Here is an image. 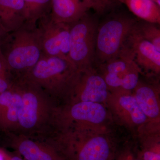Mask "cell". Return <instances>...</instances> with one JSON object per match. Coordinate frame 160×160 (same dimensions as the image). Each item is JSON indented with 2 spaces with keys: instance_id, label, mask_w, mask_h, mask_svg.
I'll return each mask as SVG.
<instances>
[{
  "instance_id": "1",
  "label": "cell",
  "mask_w": 160,
  "mask_h": 160,
  "mask_svg": "<svg viewBox=\"0 0 160 160\" xmlns=\"http://www.w3.org/2000/svg\"><path fill=\"white\" fill-rule=\"evenodd\" d=\"M0 51L11 72L26 74L42 54L37 24L25 22L18 29L9 32Z\"/></svg>"
},
{
  "instance_id": "2",
  "label": "cell",
  "mask_w": 160,
  "mask_h": 160,
  "mask_svg": "<svg viewBox=\"0 0 160 160\" xmlns=\"http://www.w3.org/2000/svg\"><path fill=\"white\" fill-rule=\"evenodd\" d=\"M112 14L99 23L94 66L117 57L138 21L129 14Z\"/></svg>"
},
{
  "instance_id": "3",
  "label": "cell",
  "mask_w": 160,
  "mask_h": 160,
  "mask_svg": "<svg viewBox=\"0 0 160 160\" xmlns=\"http://www.w3.org/2000/svg\"><path fill=\"white\" fill-rule=\"evenodd\" d=\"M97 18L88 12L69 25V59L80 71L94 67Z\"/></svg>"
},
{
  "instance_id": "4",
  "label": "cell",
  "mask_w": 160,
  "mask_h": 160,
  "mask_svg": "<svg viewBox=\"0 0 160 160\" xmlns=\"http://www.w3.org/2000/svg\"><path fill=\"white\" fill-rule=\"evenodd\" d=\"M79 73L80 71L69 60L42 54L24 76L37 85L71 91Z\"/></svg>"
},
{
  "instance_id": "5",
  "label": "cell",
  "mask_w": 160,
  "mask_h": 160,
  "mask_svg": "<svg viewBox=\"0 0 160 160\" xmlns=\"http://www.w3.org/2000/svg\"><path fill=\"white\" fill-rule=\"evenodd\" d=\"M102 128H89L85 136L64 145L62 151L68 160H114V143Z\"/></svg>"
},
{
  "instance_id": "6",
  "label": "cell",
  "mask_w": 160,
  "mask_h": 160,
  "mask_svg": "<svg viewBox=\"0 0 160 160\" xmlns=\"http://www.w3.org/2000/svg\"><path fill=\"white\" fill-rule=\"evenodd\" d=\"M37 27L42 54L70 61L69 25L55 22L49 14L38 21Z\"/></svg>"
},
{
  "instance_id": "7",
  "label": "cell",
  "mask_w": 160,
  "mask_h": 160,
  "mask_svg": "<svg viewBox=\"0 0 160 160\" xmlns=\"http://www.w3.org/2000/svg\"><path fill=\"white\" fill-rule=\"evenodd\" d=\"M131 91L117 89L110 91L106 103L122 123L130 127L142 126L148 119Z\"/></svg>"
},
{
  "instance_id": "8",
  "label": "cell",
  "mask_w": 160,
  "mask_h": 160,
  "mask_svg": "<svg viewBox=\"0 0 160 160\" xmlns=\"http://www.w3.org/2000/svg\"><path fill=\"white\" fill-rule=\"evenodd\" d=\"M71 91L75 92L79 102H106L110 90L102 76L94 67L80 71Z\"/></svg>"
},
{
  "instance_id": "9",
  "label": "cell",
  "mask_w": 160,
  "mask_h": 160,
  "mask_svg": "<svg viewBox=\"0 0 160 160\" xmlns=\"http://www.w3.org/2000/svg\"><path fill=\"white\" fill-rule=\"evenodd\" d=\"M133 61V52L126 44L117 57L98 66L110 91L121 88Z\"/></svg>"
},
{
  "instance_id": "10",
  "label": "cell",
  "mask_w": 160,
  "mask_h": 160,
  "mask_svg": "<svg viewBox=\"0 0 160 160\" xmlns=\"http://www.w3.org/2000/svg\"><path fill=\"white\" fill-rule=\"evenodd\" d=\"M126 43L131 49L134 62L140 69L154 74H159L160 51L141 37L135 30L134 26Z\"/></svg>"
},
{
  "instance_id": "11",
  "label": "cell",
  "mask_w": 160,
  "mask_h": 160,
  "mask_svg": "<svg viewBox=\"0 0 160 160\" xmlns=\"http://www.w3.org/2000/svg\"><path fill=\"white\" fill-rule=\"evenodd\" d=\"M137 102L148 121L159 122V88L139 81L134 89Z\"/></svg>"
},
{
  "instance_id": "12",
  "label": "cell",
  "mask_w": 160,
  "mask_h": 160,
  "mask_svg": "<svg viewBox=\"0 0 160 160\" xmlns=\"http://www.w3.org/2000/svg\"><path fill=\"white\" fill-rule=\"evenodd\" d=\"M72 118L86 124L89 128H102L108 113L103 104L92 102H78L72 107Z\"/></svg>"
},
{
  "instance_id": "13",
  "label": "cell",
  "mask_w": 160,
  "mask_h": 160,
  "mask_svg": "<svg viewBox=\"0 0 160 160\" xmlns=\"http://www.w3.org/2000/svg\"><path fill=\"white\" fill-rule=\"evenodd\" d=\"M89 10L82 0H52L50 15L55 22L70 25L83 17Z\"/></svg>"
},
{
  "instance_id": "14",
  "label": "cell",
  "mask_w": 160,
  "mask_h": 160,
  "mask_svg": "<svg viewBox=\"0 0 160 160\" xmlns=\"http://www.w3.org/2000/svg\"><path fill=\"white\" fill-rule=\"evenodd\" d=\"M26 22L24 0H0V22L9 32Z\"/></svg>"
},
{
  "instance_id": "15",
  "label": "cell",
  "mask_w": 160,
  "mask_h": 160,
  "mask_svg": "<svg viewBox=\"0 0 160 160\" xmlns=\"http://www.w3.org/2000/svg\"><path fill=\"white\" fill-rule=\"evenodd\" d=\"M137 17L145 22L160 24V7L152 0H119Z\"/></svg>"
},
{
  "instance_id": "16",
  "label": "cell",
  "mask_w": 160,
  "mask_h": 160,
  "mask_svg": "<svg viewBox=\"0 0 160 160\" xmlns=\"http://www.w3.org/2000/svg\"><path fill=\"white\" fill-rule=\"evenodd\" d=\"M22 98L18 120L22 126L29 129L34 126L37 121V98L33 92H27L23 94Z\"/></svg>"
},
{
  "instance_id": "17",
  "label": "cell",
  "mask_w": 160,
  "mask_h": 160,
  "mask_svg": "<svg viewBox=\"0 0 160 160\" xmlns=\"http://www.w3.org/2000/svg\"><path fill=\"white\" fill-rule=\"evenodd\" d=\"M18 149L26 160H66L55 152L41 147L31 140L21 142L18 145Z\"/></svg>"
},
{
  "instance_id": "18",
  "label": "cell",
  "mask_w": 160,
  "mask_h": 160,
  "mask_svg": "<svg viewBox=\"0 0 160 160\" xmlns=\"http://www.w3.org/2000/svg\"><path fill=\"white\" fill-rule=\"evenodd\" d=\"M26 22L37 24L39 20L50 14L52 0H24Z\"/></svg>"
},
{
  "instance_id": "19",
  "label": "cell",
  "mask_w": 160,
  "mask_h": 160,
  "mask_svg": "<svg viewBox=\"0 0 160 160\" xmlns=\"http://www.w3.org/2000/svg\"><path fill=\"white\" fill-rule=\"evenodd\" d=\"M138 154L142 160H160V142L158 136H142L141 149Z\"/></svg>"
},
{
  "instance_id": "20",
  "label": "cell",
  "mask_w": 160,
  "mask_h": 160,
  "mask_svg": "<svg viewBox=\"0 0 160 160\" xmlns=\"http://www.w3.org/2000/svg\"><path fill=\"white\" fill-rule=\"evenodd\" d=\"M158 25H159L138 21L134 29L141 37L151 43L160 51V29Z\"/></svg>"
},
{
  "instance_id": "21",
  "label": "cell",
  "mask_w": 160,
  "mask_h": 160,
  "mask_svg": "<svg viewBox=\"0 0 160 160\" xmlns=\"http://www.w3.org/2000/svg\"><path fill=\"white\" fill-rule=\"evenodd\" d=\"M89 9L98 15L102 16L115 11L122 4L119 0H82Z\"/></svg>"
},
{
  "instance_id": "22",
  "label": "cell",
  "mask_w": 160,
  "mask_h": 160,
  "mask_svg": "<svg viewBox=\"0 0 160 160\" xmlns=\"http://www.w3.org/2000/svg\"><path fill=\"white\" fill-rule=\"evenodd\" d=\"M11 72L6 59L0 51V93L11 87L9 81Z\"/></svg>"
},
{
  "instance_id": "23",
  "label": "cell",
  "mask_w": 160,
  "mask_h": 160,
  "mask_svg": "<svg viewBox=\"0 0 160 160\" xmlns=\"http://www.w3.org/2000/svg\"><path fill=\"white\" fill-rule=\"evenodd\" d=\"M22 97L17 93H12V97L9 106L7 108L6 118L10 122H17L18 118V113L22 106Z\"/></svg>"
},
{
  "instance_id": "24",
  "label": "cell",
  "mask_w": 160,
  "mask_h": 160,
  "mask_svg": "<svg viewBox=\"0 0 160 160\" xmlns=\"http://www.w3.org/2000/svg\"><path fill=\"white\" fill-rule=\"evenodd\" d=\"M114 160H142L140 159L138 152L132 149L125 148L120 152H117Z\"/></svg>"
},
{
  "instance_id": "25",
  "label": "cell",
  "mask_w": 160,
  "mask_h": 160,
  "mask_svg": "<svg viewBox=\"0 0 160 160\" xmlns=\"http://www.w3.org/2000/svg\"><path fill=\"white\" fill-rule=\"evenodd\" d=\"M9 33L0 22V48L6 40Z\"/></svg>"
},
{
  "instance_id": "26",
  "label": "cell",
  "mask_w": 160,
  "mask_h": 160,
  "mask_svg": "<svg viewBox=\"0 0 160 160\" xmlns=\"http://www.w3.org/2000/svg\"><path fill=\"white\" fill-rule=\"evenodd\" d=\"M0 160H7L5 156L3 154V152L0 151Z\"/></svg>"
},
{
  "instance_id": "27",
  "label": "cell",
  "mask_w": 160,
  "mask_h": 160,
  "mask_svg": "<svg viewBox=\"0 0 160 160\" xmlns=\"http://www.w3.org/2000/svg\"><path fill=\"white\" fill-rule=\"evenodd\" d=\"M7 160H22V159L21 158L16 156H13L12 157L10 158L9 159Z\"/></svg>"
},
{
  "instance_id": "28",
  "label": "cell",
  "mask_w": 160,
  "mask_h": 160,
  "mask_svg": "<svg viewBox=\"0 0 160 160\" xmlns=\"http://www.w3.org/2000/svg\"><path fill=\"white\" fill-rule=\"evenodd\" d=\"M155 3L157 4L158 6L160 7V0H152Z\"/></svg>"
},
{
  "instance_id": "29",
  "label": "cell",
  "mask_w": 160,
  "mask_h": 160,
  "mask_svg": "<svg viewBox=\"0 0 160 160\" xmlns=\"http://www.w3.org/2000/svg\"></svg>"
}]
</instances>
